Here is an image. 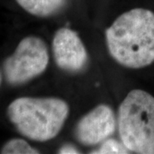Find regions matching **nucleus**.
Instances as JSON below:
<instances>
[{
	"mask_svg": "<svg viewBox=\"0 0 154 154\" xmlns=\"http://www.w3.org/2000/svg\"><path fill=\"white\" fill-rule=\"evenodd\" d=\"M52 50L56 64L64 71H81L88 63L85 45L78 34L69 28H62L56 32Z\"/></svg>",
	"mask_w": 154,
	"mask_h": 154,
	"instance_id": "nucleus-6",
	"label": "nucleus"
},
{
	"mask_svg": "<svg viewBox=\"0 0 154 154\" xmlns=\"http://www.w3.org/2000/svg\"><path fill=\"white\" fill-rule=\"evenodd\" d=\"M130 152L122 142L108 138L104 140L99 149L92 152V154H128Z\"/></svg>",
	"mask_w": 154,
	"mask_h": 154,
	"instance_id": "nucleus-9",
	"label": "nucleus"
},
{
	"mask_svg": "<svg viewBox=\"0 0 154 154\" xmlns=\"http://www.w3.org/2000/svg\"><path fill=\"white\" fill-rule=\"evenodd\" d=\"M110 56L119 64L141 69L154 62V13L136 8L122 14L105 31Z\"/></svg>",
	"mask_w": 154,
	"mask_h": 154,
	"instance_id": "nucleus-1",
	"label": "nucleus"
},
{
	"mask_svg": "<svg viewBox=\"0 0 154 154\" xmlns=\"http://www.w3.org/2000/svg\"><path fill=\"white\" fill-rule=\"evenodd\" d=\"M28 13L38 17H47L60 11L65 0H16Z\"/></svg>",
	"mask_w": 154,
	"mask_h": 154,
	"instance_id": "nucleus-7",
	"label": "nucleus"
},
{
	"mask_svg": "<svg viewBox=\"0 0 154 154\" xmlns=\"http://www.w3.org/2000/svg\"><path fill=\"white\" fill-rule=\"evenodd\" d=\"M116 118L109 105L101 104L77 122L75 136L83 146H95L110 138L116 130Z\"/></svg>",
	"mask_w": 154,
	"mask_h": 154,
	"instance_id": "nucleus-5",
	"label": "nucleus"
},
{
	"mask_svg": "<svg viewBox=\"0 0 154 154\" xmlns=\"http://www.w3.org/2000/svg\"><path fill=\"white\" fill-rule=\"evenodd\" d=\"M69 113L66 101L58 98L21 97L7 109L17 131L29 140L45 142L59 134Z\"/></svg>",
	"mask_w": 154,
	"mask_h": 154,
	"instance_id": "nucleus-2",
	"label": "nucleus"
},
{
	"mask_svg": "<svg viewBox=\"0 0 154 154\" xmlns=\"http://www.w3.org/2000/svg\"><path fill=\"white\" fill-rule=\"evenodd\" d=\"M121 141L130 152L154 154V97L141 89L130 91L117 113Z\"/></svg>",
	"mask_w": 154,
	"mask_h": 154,
	"instance_id": "nucleus-3",
	"label": "nucleus"
},
{
	"mask_svg": "<svg viewBox=\"0 0 154 154\" xmlns=\"http://www.w3.org/2000/svg\"><path fill=\"white\" fill-rule=\"evenodd\" d=\"M48 63L49 53L44 40L35 36L26 37L4 63L6 81L14 86L28 82L44 73Z\"/></svg>",
	"mask_w": 154,
	"mask_h": 154,
	"instance_id": "nucleus-4",
	"label": "nucleus"
},
{
	"mask_svg": "<svg viewBox=\"0 0 154 154\" xmlns=\"http://www.w3.org/2000/svg\"><path fill=\"white\" fill-rule=\"evenodd\" d=\"M1 82H2V75H1V73H0V86H1Z\"/></svg>",
	"mask_w": 154,
	"mask_h": 154,
	"instance_id": "nucleus-11",
	"label": "nucleus"
},
{
	"mask_svg": "<svg viewBox=\"0 0 154 154\" xmlns=\"http://www.w3.org/2000/svg\"><path fill=\"white\" fill-rule=\"evenodd\" d=\"M2 154H38L37 149L33 148L23 139H11L1 149Z\"/></svg>",
	"mask_w": 154,
	"mask_h": 154,
	"instance_id": "nucleus-8",
	"label": "nucleus"
},
{
	"mask_svg": "<svg viewBox=\"0 0 154 154\" xmlns=\"http://www.w3.org/2000/svg\"><path fill=\"white\" fill-rule=\"evenodd\" d=\"M58 153L63 154H72V153H81L75 147H74L71 145H65L64 146L61 147L58 151Z\"/></svg>",
	"mask_w": 154,
	"mask_h": 154,
	"instance_id": "nucleus-10",
	"label": "nucleus"
}]
</instances>
